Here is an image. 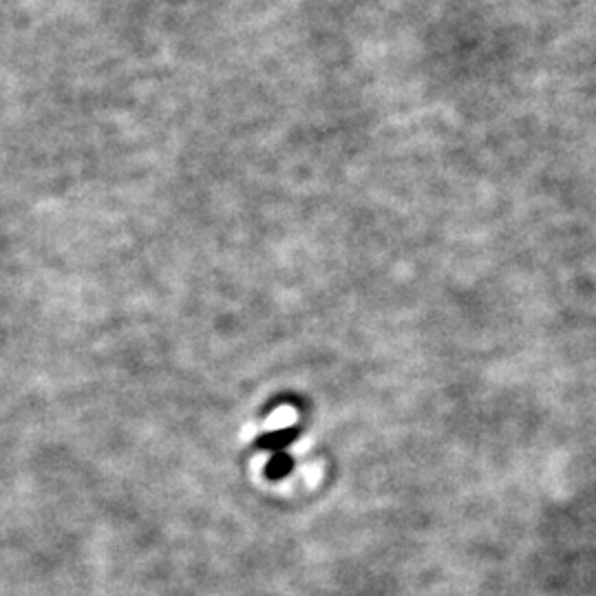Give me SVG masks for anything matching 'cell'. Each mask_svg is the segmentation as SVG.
I'll return each instance as SVG.
<instances>
[{
    "mask_svg": "<svg viewBox=\"0 0 596 596\" xmlns=\"http://www.w3.org/2000/svg\"><path fill=\"white\" fill-rule=\"evenodd\" d=\"M300 438V429L298 427H288V429H279V431H273V433H266L261 435L255 446L259 451H273V453H284L295 440Z\"/></svg>",
    "mask_w": 596,
    "mask_h": 596,
    "instance_id": "6da1fadb",
    "label": "cell"
},
{
    "mask_svg": "<svg viewBox=\"0 0 596 596\" xmlns=\"http://www.w3.org/2000/svg\"><path fill=\"white\" fill-rule=\"evenodd\" d=\"M292 471H295V458L284 451V453H275L270 458V462L266 464V471L264 473H266V477L270 482H279V480L288 477Z\"/></svg>",
    "mask_w": 596,
    "mask_h": 596,
    "instance_id": "7a4b0ae2",
    "label": "cell"
}]
</instances>
